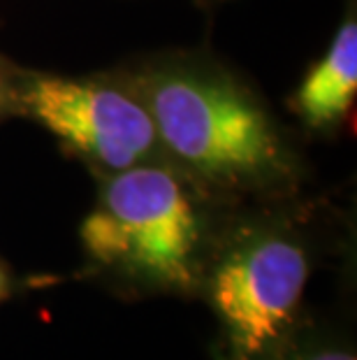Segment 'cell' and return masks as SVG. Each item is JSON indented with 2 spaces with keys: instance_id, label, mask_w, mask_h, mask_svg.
Here are the masks:
<instances>
[{
  "instance_id": "obj_1",
  "label": "cell",
  "mask_w": 357,
  "mask_h": 360,
  "mask_svg": "<svg viewBox=\"0 0 357 360\" xmlns=\"http://www.w3.org/2000/svg\"><path fill=\"white\" fill-rule=\"evenodd\" d=\"M154 119L161 154L197 186L227 198H281L302 177L283 128L237 75L200 56L128 72Z\"/></svg>"
},
{
  "instance_id": "obj_2",
  "label": "cell",
  "mask_w": 357,
  "mask_h": 360,
  "mask_svg": "<svg viewBox=\"0 0 357 360\" xmlns=\"http://www.w3.org/2000/svg\"><path fill=\"white\" fill-rule=\"evenodd\" d=\"M216 202L165 158L105 174L79 228L83 258L126 290L197 295L218 233Z\"/></svg>"
},
{
  "instance_id": "obj_3",
  "label": "cell",
  "mask_w": 357,
  "mask_h": 360,
  "mask_svg": "<svg viewBox=\"0 0 357 360\" xmlns=\"http://www.w3.org/2000/svg\"><path fill=\"white\" fill-rule=\"evenodd\" d=\"M314 254L290 219L253 214L218 226L200 293L220 330V360H267L299 326Z\"/></svg>"
},
{
  "instance_id": "obj_4",
  "label": "cell",
  "mask_w": 357,
  "mask_h": 360,
  "mask_svg": "<svg viewBox=\"0 0 357 360\" xmlns=\"http://www.w3.org/2000/svg\"><path fill=\"white\" fill-rule=\"evenodd\" d=\"M14 114L49 130L97 177L163 158L151 112L128 75L19 70Z\"/></svg>"
},
{
  "instance_id": "obj_5",
  "label": "cell",
  "mask_w": 357,
  "mask_h": 360,
  "mask_svg": "<svg viewBox=\"0 0 357 360\" xmlns=\"http://www.w3.org/2000/svg\"><path fill=\"white\" fill-rule=\"evenodd\" d=\"M357 96V21L346 14L328 51L311 65L299 89L295 91L292 110L309 130L339 128L348 119Z\"/></svg>"
},
{
  "instance_id": "obj_6",
  "label": "cell",
  "mask_w": 357,
  "mask_h": 360,
  "mask_svg": "<svg viewBox=\"0 0 357 360\" xmlns=\"http://www.w3.org/2000/svg\"><path fill=\"white\" fill-rule=\"evenodd\" d=\"M267 360H357L348 337L297 326Z\"/></svg>"
},
{
  "instance_id": "obj_7",
  "label": "cell",
  "mask_w": 357,
  "mask_h": 360,
  "mask_svg": "<svg viewBox=\"0 0 357 360\" xmlns=\"http://www.w3.org/2000/svg\"><path fill=\"white\" fill-rule=\"evenodd\" d=\"M19 68L0 56V121L14 114V86H17Z\"/></svg>"
},
{
  "instance_id": "obj_8",
  "label": "cell",
  "mask_w": 357,
  "mask_h": 360,
  "mask_svg": "<svg viewBox=\"0 0 357 360\" xmlns=\"http://www.w3.org/2000/svg\"><path fill=\"white\" fill-rule=\"evenodd\" d=\"M12 290H14V277H12V272L7 270L3 263H0V302L7 300V297L12 295Z\"/></svg>"
}]
</instances>
